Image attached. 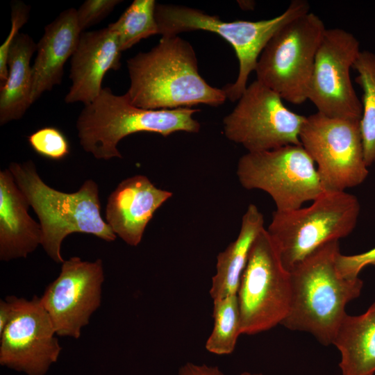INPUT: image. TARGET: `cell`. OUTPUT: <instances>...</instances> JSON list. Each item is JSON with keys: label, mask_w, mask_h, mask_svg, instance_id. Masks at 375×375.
Listing matches in <instances>:
<instances>
[{"label": "cell", "mask_w": 375, "mask_h": 375, "mask_svg": "<svg viewBox=\"0 0 375 375\" xmlns=\"http://www.w3.org/2000/svg\"><path fill=\"white\" fill-rule=\"evenodd\" d=\"M127 67L130 85L124 94L141 108L218 106L227 99L223 89L202 78L192 46L178 35L161 37L150 51L128 58Z\"/></svg>", "instance_id": "obj_1"}, {"label": "cell", "mask_w": 375, "mask_h": 375, "mask_svg": "<svg viewBox=\"0 0 375 375\" xmlns=\"http://www.w3.org/2000/svg\"><path fill=\"white\" fill-rule=\"evenodd\" d=\"M339 240L328 242L290 272L292 299L281 322L286 328L307 332L320 344H333L346 315L345 307L361 293L363 281L343 278L336 267Z\"/></svg>", "instance_id": "obj_2"}, {"label": "cell", "mask_w": 375, "mask_h": 375, "mask_svg": "<svg viewBox=\"0 0 375 375\" xmlns=\"http://www.w3.org/2000/svg\"><path fill=\"white\" fill-rule=\"evenodd\" d=\"M8 169L38 217L42 231L41 245L53 261L64 262L60 248L69 234L87 233L107 242L115 240L117 235L101 217L95 181L87 180L78 191L66 193L47 185L31 160L11 162Z\"/></svg>", "instance_id": "obj_3"}, {"label": "cell", "mask_w": 375, "mask_h": 375, "mask_svg": "<svg viewBox=\"0 0 375 375\" xmlns=\"http://www.w3.org/2000/svg\"><path fill=\"white\" fill-rule=\"evenodd\" d=\"M199 110L185 107L149 110L133 105L125 94L103 88L99 96L85 105L76 123L79 143L96 159L122 158L117 144L124 138L140 132L167 137L173 133H198L200 124L193 115Z\"/></svg>", "instance_id": "obj_4"}, {"label": "cell", "mask_w": 375, "mask_h": 375, "mask_svg": "<svg viewBox=\"0 0 375 375\" xmlns=\"http://www.w3.org/2000/svg\"><path fill=\"white\" fill-rule=\"evenodd\" d=\"M308 12L307 1L294 0L283 13L272 19L225 22L197 8L157 3L155 17L162 37L201 30L217 33L230 43L239 61V72L235 81L222 89L227 99L235 101L246 90L249 75L255 71L260 53L273 35L288 22Z\"/></svg>", "instance_id": "obj_5"}, {"label": "cell", "mask_w": 375, "mask_h": 375, "mask_svg": "<svg viewBox=\"0 0 375 375\" xmlns=\"http://www.w3.org/2000/svg\"><path fill=\"white\" fill-rule=\"evenodd\" d=\"M360 211L353 194L324 191L308 207L275 210L267 231L284 267L290 272L321 246L348 236L356 226Z\"/></svg>", "instance_id": "obj_6"}, {"label": "cell", "mask_w": 375, "mask_h": 375, "mask_svg": "<svg viewBox=\"0 0 375 375\" xmlns=\"http://www.w3.org/2000/svg\"><path fill=\"white\" fill-rule=\"evenodd\" d=\"M326 29L319 17L310 11L286 23L260 53L255 69L256 80L283 100L296 105L305 102Z\"/></svg>", "instance_id": "obj_7"}, {"label": "cell", "mask_w": 375, "mask_h": 375, "mask_svg": "<svg viewBox=\"0 0 375 375\" xmlns=\"http://www.w3.org/2000/svg\"><path fill=\"white\" fill-rule=\"evenodd\" d=\"M242 334L254 335L281 324L291 304L290 273L266 228L255 238L237 292Z\"/></svg>", "instance_id": "obj_8"}, {"label": "cell", "mask_w": 375, "mask_h": 375, "mask_svg": "<svg viewBox=\"0 0 375 375\" xmlns=\"http://www.w3.org/2000/svg\"><path fill=\"white\" fill-rule=\"evenodd\" d=\"M299 140L317 165L324 191L343 192L368 176L360 119L331 117L317 111L306 117Z\"/></svg>", "instance_id": "obj_9"}, {"label": "cell", "mask_w": 375, "mask_h": 375, "mask_svg": "<svg viewBox=\"0 0 375 375\" xmlns=\"http://www.w3.org/2000/svg\"><path fill=\"white\" fill-rule=\"evenodd\" d=\"M236 173L244 188L269 194L278 211L301 208L324 192L315 162L301 144L247 152Z\"/></svg>", "instance_id": "obj_10"}, {"label": "cell", "mask_w": 375, "mask_h": 375, "mask_svg": "<svg viewBox=\"0 0 375 375\" xmlns=\"http://www.w3.org/2000/svg\"><path fill=\"white\" fill-rule=\"evenodd\" d=\"M238 101L223 119L227 139L248 152L301 144L299 135L306 117L289 110L274 91L256 80Z\"/></svg>", "instance_id": "obj_11"}, {"label": "cell", "mask_w": 375, "mask_h": 375, "mask_svg": "<svg viewBox=\"0 0 375 375\" xmlns=\"http://www.w3.org/2000/svg\"><path fill=\"white\" fill-rule=\"evenodd\" d=\"M360 51L359 41L351 33L338 28L325 30L308 92V100L317 112L331 117L360 119L362 103L350 76Z\"/></svg>", "instance_id": "obj_12"}, {"label": "cell", "mask_w": 375, "mask_h": 375, "mask_svg": "<svg viewBox=\"0 0 375 375\" xmlns=\"http://www.w3.org/2000/svg\"><path fill=\"white\" fill-rule=\"evenodd\" d=\"M13 312L0 334V365L27 375H44L62 348L40 298L10 296Z\"/></svg>", "instance_id": "obj_13"}, {"label": "cell", "mask_w": 375, "mask_h": 375, "mask_svg": "<svg viewBox=\"0 0 375 375\" xmlns=\"http://www.w3.org/2000/svg\"><path fill=\"white\" fill-rule=\"evenodd\" d=\"M103 262L84 261L77 256L64 260L58 276L40 297L57 335L79 338L101 301Z\"/></svg>", "instance_id": "obj_14"}, {"label": "cell", "mask_w": 375, "mask_h": 375, "mask_svg": "<svg viewBox=\"0 0 375 375\" xmlns=\"http://www.w3.org/2000/svg\"><path fill=\"white\" fill-rule=\"evenodd\" d=\"M122 52L116 33L108 26L83 31L71 58L72 85L65 103L81 102L85 106L92 102L103 89L106 74L120 68Z\"/></svg>", "instance_id": "obj_15"}, {"label": "cell", "mask_w": 375, "mask_h": 375, "mask_svg": "<svg viewBox=\"0 0 375 375\" xmlns=\"http://www.w3.org/2000/svg\"><path fill=\"white\" fill-rule=\"evenodd\" d=\"M158 188L144 175H135L121 181L109 195L106 208V222L127 244L136 247L155 212L172 196Z\"/></svg>", "instance_id": "obj_16"}, {"label": "cell", "mask_w": 375, "mask_h": 375, "mask_svg": "<svg viewBox=\"0 0 375 375\" xmlns=\"http://www.w3.org/2000/svg\"><path fill=\"white\" fill-rule=\"evenodd\" d=\"M82 33L74 8L65 10L44 27L32 65V103L61 83L64 66L75 51Z\"/></svg>", "instance_id": "obj_17"}, {"label": "cell", "mask_w": 375, "mask_h": 375, "mask_svg": "<svg viewBox=\"0 0 375 375\" xmlns=\"http://www.w3.org/2000/svg\"><path fill=\"white\" fill-rule=\"evenodd\" d=\"M29 203L9 169L0 171V260L26 258L41 244L40 223L28 213Z\"/></svg>", "instance_id": "obj_18"}, {"label": "cell", "mask_w": 375, "mask_h": 375, "mask_svg": "<svg viewBox=\"0 0 375 375\" xmlns=\"http://www.w3.org/2000/svg\"><path fill=\"white\" fill-rule=\"evenodd\" d=\"M333 344L341 355L342 375L375 374V302L362 314H346Z\"/></svg>", "instance_id": "obj_19"}, {"label": "cell", "mask_w": 375, "mask_h": 375, "mask_svg": "<svg viewBox=\"0 0 375 375\" xmlns=\"http://www.w3.org/2000/svg\"><path fill=\"white\" fill-rule=\"evenodd\" d=\"M37 44L26 33H19L9 51L8 77L0 87V125L20 119L32 104L31 60Z\"/></svg>", "instance_id": "obj_20"}, {"label": "cell", "mask_w": 375, "mask_h": 375, "mask_svg": "<svg viewBox=\"0 0 375 375\" xmlns=\"http://www.w3.org/2000/svg\"><path fill=\"white\" fill-rule=\"evenodd\" d=\"M263 228L262 212L256 205L249 204L237 238L217 257L216 273L210 290L213 301L237 294L252 244Z\"/></svg>", "instance_id": "obj_21"}, {"label": "cell", "mask_w": 375, "mask_h": 375, "mask_svg": "<svg viewBox=\"0 0 375 375\" xmlns=\"http://www.w3.org/2000/svg\"><path fill=\"white\" fill-rule=\"evenodd\" d=\"M353 69L358 73L355 81L363 92L360 128L365 161L369 167L375 164V53L361 51Z\"/></svg>", "instance_id": "obj_22"}, {"label": "cell", "mask_w": 375, "mask_h": 375, "mask_svg": "<svg viewBox=\"0 0 375 375\" xmlns=\"http://www.w3.org/2000/svg\"><path fill=\"white\" fill-rule=\"evenodd\" d=\"M213 328L206 340V349L216 355L231 354L242 334L237 294L213 301Z\"/></svg>", "instance_id": "obj_23"}, {"label": "cell", "mask_w": 375, "mask_h": 375, "mask_svg": "<svg viewBox=\"0 0 375 375\" xmlns=\"http://www.w3.org/2000/svg\"><path fill=\"white\" fill-rule=\"evenodd\" d=\"M154 0H134L115 22L108 27L116 33L122 51L141 40L159 34Z\"/></svg>", "instance_id": "obj_24"}, {"label": "cell", "mask_w": 375, "mask_h": 375, "mask_svg": "<svg viewBox=\"0 0 375 375\" xmlns=\"http://www.w3.org/2000/svg\"><path fill=\"white\" fill-rule=\"evenodd\" d=\"M28 142L36 153L49 160H62L70 152L67 138L60 129L53 126L35 131L28 136Z\"/></svg>", "instance_id": "obj_25"}, {"label": "cell", "mask_w": 375, "mask_h": 375, "mask_svg": "<svg viewBox=\"0 0 375 375\" xmlns=\"http://www.w3.org/2000/svg\"><path fill=\"white\" fill-rule=\"evenodd\" d=\"M30 7L21 1L11 3V28L10 33L0 47V85L4 84L8 77V60L11 46L19 35L20 28L29 18Z\"/></svg>", "instance_id": "obj_26"}, {"label": "cell", "mask_w": 375, "mask_h": 375, "mask_svg": "<svg viewBox=\"0 0 375 375\" xmlns=\"http://www.w3.org/2000/svg\"><path fill=\"white\" fill-rule=\"evenodd\" d=\"M119 0H86L76 9L78 26L83 32L106 17Z\"/></svg>", "instance_id": "obj_27"}, {"label": "cell", "mask_w": 375, "mask_h": 375, "mask_svg": "<svg viewBox=\"0 0 375 375\" xmlns=\"http://www.w3.org/2000/svg\"><path fill=\"white\" fill-rule=\"evenodd\" d=\"M369 265L375 267V247L355 255H342L340 253L336 258L338 271L344 278L358 277L362 269Z\"/></svg>", "instance_id": "obj_28"}, {"label": "cell", "mask_w": 375, "mask_h": 375, "mask_svg": "<svg viewBox=\"0 0 375 375\" xmlns=\"http://www.w3.org/2000/svg\"><path fill=\"white\" fill-rule=\"evenodd\" d=\"M178 375H224L217 366H208L205 364L197 365L187 362L178 370Z\"/></svg>", "instance_id": "obj_29"}, {"label": "cell", "mask_w": 375, "mask_h": 375, "mask_svg": "<svg viewBox=\"0 0 375 375\" xmlns=\"http://www.w3.org/2000/svg\"><path fill=\"white\" fill-rule=\"evenodd\" d=\"M13 312V304L8 296L5 300H0V334L9 322Z\"/></svg>", "instance_id": "obj_30"}, {"label": "cell", "mask_w": 375, "mask_h": 375, "mask_svg": "<svg viewBox=\"0 0 375 375\" xmlns=\"http://www.w3.org/2000/svg\"><path fill=\"white\" fill-rule=\"evenodd\" d=\"M239 375H263V374L260 373H250V372H244L241 373Z\"/></svg>", "instance_id": "obj_31"}]
</instances>
